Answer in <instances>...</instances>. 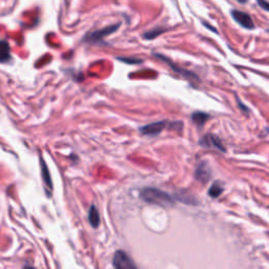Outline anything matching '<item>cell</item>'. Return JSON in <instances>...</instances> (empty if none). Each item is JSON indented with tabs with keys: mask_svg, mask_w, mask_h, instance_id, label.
<instances>
[{
	"mask_svg": "<svg viewBox=\"0 0 269 269\" xmlns=\"http://www.w3.org/2000/svg\"><path fill=\"white\" fill-rule=\"evenodd\" d=\"M141 198L147 203L157 204L163 207H171L175 204L173 197L169 195L167 192L153 187H147L142 189Z\"/></svg>",
	"mask_w": 269,
	"mask_h": 269,
	"instance_id": "1",
	"label": "cell"
},
{
	"mask_svg": "<svg viewBox=\"0 0 269 269\" xmlns=\"http://www.w3.org/2000/svg\"><path fill=\"white\" fill-rule=\"evenodd\" d=\"M120 26V23H117L114 25H110L107 27H103L101 29H97L95 32L89 33L86 37H85V41L88 42H98L102 39H104L106 37L110 36L111 34H113L114 32H116L117 29Z\"/></svg>",
	"mask_w": 269,
	"mask_h": 269,
	"instance_id": "2",
	"label": "cell"
},
{
	"mask_svg": "<svg viewBox=\"0 0 269 269\" xmlns=\"http://www.w3.org/2000/svg\"><path fill=\"white\" fill-rule=\"evenodd\" d=\"M113 263L116 269H137L134 263L122 250L116 251L113 259Z\"/></svg>",
	"mask_w": 269,
	"mask_h": 269,
	"instance_id": "3",
	"label": "cell"
},
{
	"mask_svg": "<svg viewBox=\"0 0 269 269\" xmlns=\"http://www.w3.org/2000/svg\"><path fill=\"white\" fill-rule=\"evenodd\" d=\"M231 15L233 19L239 23L241 24L243 27L248 28V29H252L255 28V23H253L252 18L249 16V15L245 12L242 11H238V10H233L231 12Z\"/></svg>",
	"mask_w": 269,
	"mask_h": 269,
	"instance_id": "4",
	"label": "cell"
},
{
	"mask_svg": "<svg viewBox=\"0 0 269 269\" xmlns=\"http://www.w3.org/2000/svg\"><path fill=\"white\" fill-rule=\"evenodd\" d=\"M200 145H202L204 147L217 148L221 152H225L226 151L225 147L223 146L221 140L219 139V137H217V136H215V134H212V133H209V134H206V136H204L200 140Z\"/></svg>",
	"mask_w": 269,
	"mask_h": 269,
	"instance_id": "5",
	"label": "cell"
},
{
	"mask_svg": "<svg viewBox=\"0 0 269 269\" xmlns=\"http://www.w3.org/2000/svg\"><path fill=\"white\" fill-rule=\"evenodd\" d=\"M166 127V122L165 121H160V122H155L147 124L143 127L140 128V131L146 136H157L164 128Z\"/></svg>",
	"mask_w": 269,
	"mask_h": 269,
	"instance_id": "6",
	"label": "cell"
},
{
	"mask_svg": "<svg viewBox=\"0 0 269 269\" xmlns=\"http://www.w3.org/2000/svg\"><path fill=\"white\" fill-rule=\"evenodd\" d=\"M40 165H41V174H42V180L44 182V185H46L47 188H49V192H52L53 189V182L51 179L50 172L48 170V166L46 162H44L43 158L40 157Z\"/></svg>",
	"mask_w": 269,
	"mask_h": 269,
	"instance_id": "7",
	"label": "cell"
},
{
	"mask_svg": "<svg viewBox=\"0 0 269 269\" xmlns=\"http://www.w3.org/2000/svg\"><path fill=\"white\" fill-rule=\"evenodd\" d=\"M11 60L10 44L6 40H0V62L6 63Z\"/></svg>",
	"mask_w": 269,
	"mask_h": 269,
	"instance_id": "8",
	"label": "cell"
},
{
	"mask_svg": "<svg viewBox=\"0 0 269 269\" xmlns=\"http://www.w3.org/2000/svg\"><path fill=\"white\" fill-rule=\"evenodd\" d=\"M88 221L89 224L94 227L97 228L100 224V216L99 213L97 211V208L95 205H92L91 208H89V212H88Z\"/></svg>",
	"mask_w": 269,
	"mask_h": 269,
	"instance_id": "9",
	"label": "cell"
},
{
	"mask_svg": "<svg viewBox=\"0 0 269 269\" xmlns=\"http://www.w3.org/2000/svg\"><path fill=\"white\" fill-rule=\"evenodd\" d=\"M157 57H159V58H161V59H163V60L164 61H165V62H167L171 66H172V69L175 71V72H177V73H179V74H181L182 75V76L183 77H186L187 79H198L197 77H196V75H193V74H191L190 72H187V71H184V70H182V69H177V66H175L173 63H171L169 60H167V58H165V57H164V56H162V55H159V54H155Z\"/></svg>",
	"mask_w": 269,
	"mask_h": 269,
	"instance_id": "10",
	"label": "cell"
},
{
	"mask_svg": "<svg viewBox=\"0 0 269 269\" xmlns=\"http://www.w3.org/2000/svg\"><path fill=\"white\" fill-rule=\"evenodd\" d=\"M209 116L205 113H202V112H197V113H193L192 116H191V119L192 121L195 122L197 125L199 126H203L205 124V122L208 120Z\"/></svg>",
	"mask_w": 269,
	"mask_h": 269,
	"instance_id": "11",
	"label": "cell"
},
{
	"mask_svg": "<svg viewBox=\"0 0 269 269\" xmlns=\"http://www.w3.org/2000/svg\"><path fill=\"white\" fill-rule=\"evenodd\" d=\"M196 177L198 180H200L201 182H207L209 180V174H208V170L206 167H203L202 165H200L197 170V174Z\"/></svg>",
	"mask_w": 269,
	"mask_h": 269,
	"instance_id": "12",
	"label": "cell"
},
{
	"mask_svg": "<svg viewBox=\"0 0 269 269\" xmlns=\"http://www.w3.org/2000/svg\"><path fill=\"white\" fill-rule=\"evenodd\" d=\"M222 192H223V187L219 183H215L208 190L209 196H211L212 198L219 197Z\"/></svg>",
	"mask_w": 269,
	"mask_h": 269,
	"instance_id": "13",
	"label": "cell"
},
{
	"mask_svg": "<svg viewBox=\"0 0 269 269\" xmlns=\"http://www.w3.org/2000/svg\"><path fill=\"white\" fill-rule=\"evenodd\" d=\"M164 32L163 28H160V27H157V28H154L153 31H149V32H146L144 34V38L146 39H154L156 37H158L160 34H162Z\"/></svg>",
	"mask_w": 269,
	"mask_h": 269,
	"instance_id": "14",
	"label": "cell"
},
{
	"mask_svg": "<svg viewBox=\"0 0 269 269\" xmlns=\"http://www.w3.org/2000/svg\"><path fill=\"white\" fill-rule=\"evenodd\" d=\"M119 60L123 61L125 63H129V64H136V63H141L142 60H139V59H129V58H119Z\"/></svg>",
	"mask_w": 269,
	"mask_h": 269,
	"instance_id": "15",
	"label": "cell"
},
{
	"mask_svg": "<svg viewBox=\"0 0 269 269\" xmlns=\"http://www.w3.org/2000/svg\"><path fill=\"white\" fill-rule=\"evenodd\" d=\"M258 5H259L263 10L269 12V3H267V2H261V0H259V2H258Z\"/></svg>",
	"mask_w": 269,
	"mask_h": 269,
	"instance_id": "16",
	"label": "cell"
},
{
	"mask_svg": "<svg viewBox=\"0 0 269 269\" xmlns=\"http://www.w3.org/2000/svg\"><path fill=\"white\" fill-rule=\"evenodd\" d=\"M204 25H205L206 27H208V28H211V29H212V31H213V32H216V33H218V31H217V29H216V28H214V27H212V26H211V25H209L208 23H206V22H204Z\"/></svg>",
	"mask_w": 269,
	"mask_h": 269,
	"instance_id": "17",
	"label": "cell"
},
{
	"mask_svg": "<svg viewBox=\"0 0 269 269\" xmlns=\"http://www.w3.org/2000/svg\"><path fill=\"white\" fill-rule=\"evenodd\" d=\"M23 269H36L35 267H32V266H28V265H25L24 267H23Z\"/></svg>",
	"mask_w": 269,
	"mask_h": 269,
	"instance_id": "18",
	"label": "cell"
}]
</instances>
